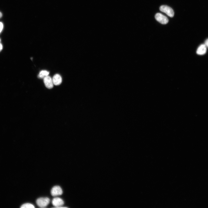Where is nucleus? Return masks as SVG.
<instances>
[{
    "label": "nucleus",
    "mask_w": 208,
    "mask_h": 208,
    "mask_svg": "<svg viewBox=\"0 0 208 208\" xmlns=\"http://www.w3.org/2000/svg\"><path fill=\"white\" fill-rule=\"evenodd\" d=\"M50 200L47 197H41L36 201L37 205L40 207H46L49 203Z\"/></svg>",
    "instance_id": "f257e3e1"
},
{
    "label": "nucleus",
    "mask_w": 208,
    "mask_h": 208,
    "mask_svg": "<svg viewBox=\"0 0 208 208\" xmlns=\"http://www.w3.org/2000/svg\"><path fill=\"white\" fill-rule=\"evenodd\" d=\"M160 10L165 13L170 17L172 18L174 16V12L170 7L166 5L161 6L160 8Z\"/></svg>",
    "instance_id": "f03ea898"
},
{
    "label": "nucleus",
    "mask_w": 208,
    "mask_h": 208,
    "mask_svg": "<svg viewBox=\"0 0 208 208\" xmlns=\"http://www.w3.org/2000/svg\"><path fill=\"white\" fill-rule=\"evenodd\" d=\"M155 18L157 21L163 24H167L169 22L168 18L160 13L156 14Z\"/></svg>",
    "instance_id": "7ed1b4c3"
},
{
    "label": "nucleus",
    "mask_w": 208,
    "mask_h": 208,
    "mask_svg": "<svg viewBox=\"0 0 208 208\" xmlns=\"http://www.w3.org/2000/svg\"><path fill=\"white\" fill-rule=\"evenodd\" d=\"M52 204L57 208H66V207H63L64 203V201L61 198L59 197H55L52 201Z\"/></svg>",
    "instance_id": "20e7f679"
},
{
    "label": "nucleus",
    "mask_w": 208,
    "mask_h": 208,
    "mask_svg": "<svg viewBox=\"0 0 208 208\" xmlns=\"http://www.w3.org/2000/svg\"><path fill=\"white\" fill-rule=\"evenodd\" d=\"M45 86L48 88L51 89L54 86L53 79L48 76H46L43 78Z\"/></svg>",
    "instance_id": "39448f33"
},
{
    "label": "nucleus",
    "mask_w": 208,
    "mask_h": 208,
    "mask_svg": "<svg viewBox=\"0 0 208 208\" xmlns=\"http://www.w3.org/2000/svg\"><path fill=\"white\" fill-rule=\"evenodd\" d=\"M63 193V191L61 188L59 186H55L52 188L51 194L53 196H57L61 195Z\"/></svg>",
    "instance_id": "423d86ee"
},
{
    "label": "nucleus",
    "mask_w": 208,
    "mask_h": 208,
    "mask_svg": "<svg viewBox=\"0 0 208 208\" xmlns=\"http://www.w3.org/2000/svg\"><path fill=\"white\" fill-rule=\"evenodd\" d=\"M207 51V47L205 44L201 45L197 51V54L199 55H203L205 54Z\"/></svg>",
    "instance_id": "0eeeda50"
},
{
    "label": "nucleus",
    "mask_w": 208,
    "mask_h": 208,
    "mask_svg": "<svg viewBox=\"0 0 208 208\" xmlns=\"http://www.w3.org/2000/svg\"><path fill=\"white\" fill-rule=\"evenodd\" d=\"M53 80L54 84L58 86L61 84L62 80V77L60 75L56 74L53 76Z\"/></svg>",
    "instance_id": "6e6552de"
},
{
    "label": "nucleus",
    "mask_w": 208,
    "mask_h": 208,
    "mask_svg": "<svg viewBox=\"0 0 208 208\" xmlns=\"http://www.w3.org/2000/svg\"><path fill=\"white\" fill-rule=\"evenodd\" d=\"M49 74V72L46 70H42L39 73L38 77L39 78H44L46 76H48Z\"/></svg>",
    "instance_id": "1a4fd4ad"
},
{
    "label": "nucleus",
    "mask_w": 208,
    "mask_h": 208,
    "mask_svg": "<svg viewBox=\"0 0 208 208\" xmlns=\"http://www.w3.org/2000/svg\"><path fill=\"white\" fill-rule=\"evenodd\" d=\"M35 207L34 205L30 203H26L22 205L21 207V208H34Z\"/></svg>",
    "instance_id": "9d476101"
},
{
    "label": "nucleus",
    "mask_w": 208,
    "mask_h": 208,
    "mask_svg": "<svg viewBox=\"0 0 208 208\" xmlns=\"http://www.w3.org/2000/svg\"><path fill=\"white\" fill-rule=\"evenodd\" d=\"M3 28V25L2 23L0 22V33L2 31Z\"/></svg>",
    "instance_id": "9b49d317"
},
{
    "label": "nucleus",
    "mask_w": 208,
    "mask_h": 208,
    "mask_svg": "<svg viewBox=\"0 0 208 208\" xmlns=\"http://www.w3.org/2000/svg\"><path fill=\"white\" fill-rule=\"evenodd\" d=\"M204 44L206 47L208 48V38L205 40Z\"/></svg>",
    "instance_id": "f8f14e48"
},
{
    "label": "nucleus",
    "mask_w": 208,
    "mask_h": 208,
    "mask_svg": "<svg viewBox=\"0 0 208 208\" xmlns=\"http://www.w3.org/2000/svg\"><path fill=\"white\" fill-rule=\"evenodd\" d=\"M3 48V46L2 44L0 43V52H1Z\"/></svg>",
    "instance_id": "ddd939ff"
},
{
    "label": "nucleus",
    "mask_w": 208,
    "mask_h": 208,
    "mask_svg": "<svg viewBox=\"0 0 208 208\" xmlns=\"http://www.w3.org/2000/svg\"><path fill=\"white\" fill-rule=\"evenodd\" d=\"M2 17V13L0 12V18H1Z\"/></svg>",
    "instance_id": "4468645a"
},
{
    "label": "nucleus",
    "mask_w": 208,
    "mask_h": 208,
    "mask_svg": "<svg viewBox=\"0 0 208 208\" xmlns=\"http://www.w3.org/2000/svg\"><path fill=\"white\" fill-rule=\"evenodd\" d=\"M1 39H0V43H1Z\"/></svg>",
    "instance_id": "2eb2a0df"
}]
</instances>
